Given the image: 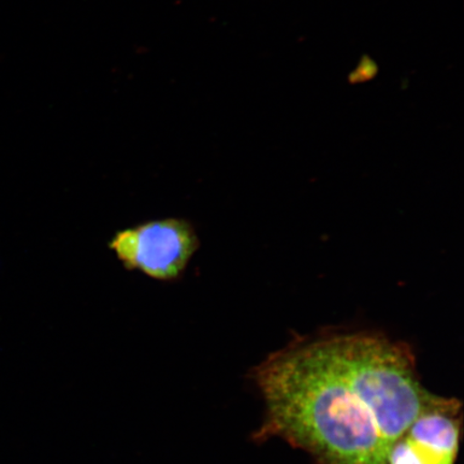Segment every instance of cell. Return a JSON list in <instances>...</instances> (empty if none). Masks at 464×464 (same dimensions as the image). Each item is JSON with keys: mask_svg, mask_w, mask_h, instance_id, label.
Wrapping results in <instances>:
<instances>
[{"mask_svg": "<svg viewBox=\"0 0 464 464\" xmlns=\"http://www.w3.org/2000/svg\"><path fill=\"white\" fill-rule=\"evenodd\" d=\"M264 399L258 440H285L318 464H386L390 444L328 334L304 336L253 371Z\"/></svg>", "mask_w": 464, "mask_h": 464, "instance_id": "cell-1", "label": "cell"}, {"mask_svg": "<svg viewBox=\"0 0 464 464\" xmlns=\"http://www.w3.org/2000/svg\"><path fill=\"white\" fill-rule=\"evenodd\" d=\"M108 246L126 270L170 283L181 280L200 240L188 219L165 218L116 231Z\"/></svg>", "mask_w": 464, "mask_h": 464, "instance_id": "cell-2", "label": "cell"}, {"mask_svg": "<svg viewBox=\"0 0 464 464\" xmlns=\"http://www.w3.org/2000/svg\"><path fill=\"white\" fill-rule=\"evenodd\" d=\"M462 404L437 396L388 451L386 464H456Z\"/></svg>", "mask_w": 464, "mask_h": 464, "instance_id": "cell-3", "label": "cell"}]
</instances>
